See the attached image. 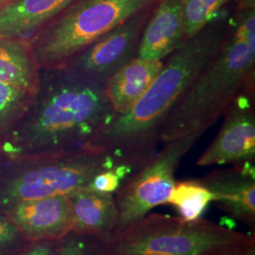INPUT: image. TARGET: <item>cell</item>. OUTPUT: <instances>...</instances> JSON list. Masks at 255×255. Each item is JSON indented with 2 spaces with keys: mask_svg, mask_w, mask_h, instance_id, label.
<instances>
[{
  "mask_svg": "<svg viewBox=\"0 0 255 255\" xmlns=\"http://www.w3.org/2000/svg\"><path fill=\"white\" fill-rule=\"evenodd\" d=\"M153 7L115 27L62 67L106 84L120 68L137 57L141 36Z\"/></svg>",
  "mask_w": 255,
  "mask_h": 255,
  "instance_id": "ba28073f",
  "label": "cell"
},
{
  "mask_svg": "<svg viewBox=\"0 0 255 255\" xmlns=\"http://www.w3.org/2000/svg\"><path fill=\"white\" fill-rule=\"evenodd\" d=\"M231 0H181L183 40L196 35Z\"/></svg>",
  "mask_w": 255,
  "mask_h": 255,
  "instance_id": "ac0fdd59",
  "label": "cell"
},
{
  "mask_svg": "<svg viewBox=\"0 0 255 255\" xmlns=\"http://www.w3.org/2000/svg\"><path fill=\"white\" fill-rule=\"evenodd\" d=\"M223 117L218 135L198 159L197 164H255V89L241 94Z\"/></svg>",
  "mask_w": 255,
  "mask_h": 255,
  "instance_id": "9c48e42d",
  "label": "cell"
},
{
  "mask_svg": "<svg viewBox=\"0 0 255 255\" xmlns=\"http://www.w3.org/2000/svg\"><path fill=\"white\" fill-rule=\"evenodd\" d=\"M213 201V194L199 180H188L176 181L166 204L173 206L182 219L196 220Z\"/></svg>",
  "mask_w": 255,
  "mask_h": 255,
  "instance_id": "e0dca14e",
  "label": "cell"
},
{
  "mask_svg": "<svg viewBox=\"0 0 255 255\" xmlns=\"http://www.w3.org/2000/svg\"><path fill=\"white\" fill-rule=\"evenodd\" d=\"M164 64V60H148L137 56L110 79L105 90L115 116L132 107L161 72Z\"/></svg>",
  "mask_w": 255,
  "mask_h": 255,
  "instance_id": "5bb4252c",
  "label": "cell"
},
{
  "mask_svg": "<svg viewBox=\"0 0 255 255\" xmlns=\"http://www.w3.org/2000/svg\"><path fill=\"white\" fill-rule=\"evenodd\" d=\"M8 1H9V0H0V6H2V5H4V4H6Z\"/></svg>",
  "mask_w": 255,
  "mask_h": 255,
  "instance_id": "484cf974",
  "label": "cell"
},
{
  "mask_svg": "<svg viewBox=\"0 0 255 255\" xmlns=\"http://www.w3.org/2000/svg\"><path fill=\"white\" fill-rule=\"evenodd\" d=\"M55 255H106V253L103 241L70 231L58 240Z\"/></svg>",
  "mask_w": 255,
  "mask_h": 255,
  "instance_id": "ffe728a7",
  "label": "cell"
},
{
  "mask_svg": "<svg viewBox=\"0 0 255 255\" xmlns=\"http://www.w3.org/2000/svg\"><path fill=\"white\" fill-rule=\"evenodd\" d=\"M198 180L213 194V203L218 208L255 233V164L215 170Z\"/></svg>",
  "mask_w": 255,
  "mask_h": 255,
  "instance_id": "30bf717a",
  "label": "cell"
},
{
  "mask_svg": "<svg viewBox=\"0 0 255 255\" xmlns=\"http://www.w3.org/2000/svg\"><path fill=\"white\" fill-rule=\"evenodd\" d=\"M42 70L25 119L0 138V154L4 159L87 149L115 116L106 96V84L66 67Z\"/></svg>",
  "mask_w": 255,
  "mask_h": 255,
  "instance_id": "6da1fadb",
  "label": "cell"
},
{
  "mask_svg": "<svg viewBox=\"0 0 255 255\" xmlns=\"http://www.w3.org/2000/svg\"><path fill=\"white\" fill-rule=\"evenodd\" d=\"M71 232L106 241L119 226L114 194L83 187L69 194Z\"/></svg>",
  "mask_w": 255,
  "mask_h": 255,
  "instance_id": "7c38bea8",
  "label": "cell"
},
{
  "mask_svg": "<svg viewBox=\"0 0 255 255\" xmlns=\"http://www.w3.org/2000/svg\"><path fill=\"white\" fill-rule=\"evenodd\" d=\"M0 158H1V154H0Z\"/></svg>",
  "mask_w": 255,
  "mask_h": 255,
  "instance_id": "4316f807",
  "label": "cell"
},
{
  "mask_svg": "<svg viewBox=\"0 0 255 255\" xmlns=\"http://www.w3.org/2000/svg\"><path fill=\"white\" fill-rule=\"evenodd\" d=\"M104 151L83 149L68 154L0 158V213L23 201L69 195L86 187L101 171L118 167Z\"/></svg>",
  "mask_w": 255,
  "mask_h": 255,
  "instance_id": "5b68a950",
  "label": "cell"
},
{
  "mask_svg": "<svg viewBox=\"0 0 255 255\" xmlns=\"http://www.w3.org/2000/svg\"><path fill=\"white\" fill-rule=\"evenodd\" d=\"M255 8L237 7L219 52L165 120L161 143L204 133L241 94L255 89Z\"/></svg>",
  "mask_w": 255,
  "mask_h": 255,
  "instance_id": "3957f363",
  "label": "cell"
},
{
  "mask_svg": "<svg viewBox=\"0 0 255 255\" xmlns=\"http://www.w3.org/2000/svg\"><path fill=\"white\" fill-rule=\"evenodd\" d=\"M4 214L27 241L59 240L71 231L69 195L23 201Z\"/></svg>",
  "mask_w": 255,
  "mask_h": 255,
  "instance_id": "8fae6325",
  "label": "cell"
},
{
  "mask_svg": "<svg viewBox=\"0 0 255 255\" xmlns=\"http://www.w3.org/2000/svg\"><path fill=\"white\" fill-rule=\"evenodd\" d=\"M158 0H76L37 31L29 46L40 69L62 67L112 29Z\"/></svg>",
  "mask_w": 255,
  "mask_h": 255,
  "instance_id": "8992f818",
  "label": "cell"
},
{
  "mask_svg": "<svg viewBox=\"0 0 255 255\" xmlns=\"http://www.w3.org/2000/svg\"><path fill=\"white\" fill-rule=\"evenodd\" d=\"M237 7L255 8V0H237Z\"/></svg>",
  "mask_w": 255,
  "mask_h": 255,
  "instance_id": "cb8c5ba5",
  "label": "cell"
},
{
  "mask_svg": "<svg viewBox=\"0 0 255 255\" xmlns=\"http://www.w3.org/2000/svg\"><path fill=\"white\" fill-rule=\"evenodd\" d=\"M255 243L245 234L208 219L148 213L117 229L104 241L106 255H205L227 247Z\"/></svg>",
  "mask_w": 255,
  "mask_h": 255,
  "instance_id": "277c9868",
  "label": "cell"
},
{
  "mask_svg": "<svg viewBox=\"0 0 255 255\" xmlns=\"http://www.w3.org/2000/svg\"><path fill=\"white\" fill-rule=\"evenodd\" d=\"M240 255H255V244L248 247L246 250Z\"/></svg>",
  "mask_w": 255,
  "mask_h": 255,
  "instance_id": "d4e9b609",
  "label": "cell"
},
{
  "mask_svg": "<svg viewBox=\"0 0 255 255\" xmlns=\"http://www.w3.org/2000/svg\"><path fill=\"white\" fill-rule=\"evenodd\" d=\"M34 94L0 82V138L26 112Z\"/></svg>",
  "mask_w": 255,
  "mask_h": 255,
  "instance_id": "d6986e66",
  "label": "cell"
},
{
  "mask_svg": "<svg viewBox=\"0 0 255 255\" xmlns=\"http://www.w3.org/2000/svg\"><path fill=\"white\" fill-rule=\"evenodd\" d=\"M76 0H9L0 6V37L38 31Z\"/></svg>",
  "mask_w": 255,
  "mask_h": 255,
  "instance_id": "9a60e30c",
  "label": "cell"
},
{
  "mask_svg": "<svg viewBox=\"0 0 255 255\" xmlns=\"http://www.w3.org/2000/svg\"><path fill=\"white\" fill-rule=\"evenodd\" d=\"M39 69L29 43L15 37H0V82L35 94Z\"/></svg>",
  "mask_w": 255,
  "mask_h": 255,
  "instance_id": "2e32d148",
  "label": "cell"
},
{
  "mask_svg": "<svg viewBox=\"0 0 255 255\" xmlns=\"http://www.w3.org/2000/svg\"><path fill=\"white\" fill-rule=\"evenodd\" d=\"M255 243H252V244H248V245H237V246L227 247L224 249H221L219 251L213 252L211 254L205 255H240L248 247L251 245H254Z\"/></svg>",
  "mask_w": 255,
  "mask_h": 255,
  "instance_id": "603a6c76",
  "label": "cell"
},
{
  "mask_svg": "<svg viewBox=\"0 0 255 255\" xmlns=\"http://www.w3.org/2000/svg\"><path fill=\"white\" fill-rule=\"evenodd\" d=\"M58 240L29 241L13 255H55Z\"/></svg>",
  "mask_w": 255,
  "mask_h": 255,
  "instance_id": "7402d4cb",
  "label": "cell"
},
{
  "mask_svg": "<svg viewBox=\"0 0 255 255\" xmlns=\"http://www.w3.org/2000/svg\"><path fill=\"white\" fill-rule=\"evenodd\" d=\"M202 134L197 131L164 143L161 150L128 177L114 194L119 209L118 228L143 218L157 206L166 204L181 161Z\"/></svg>",
  "mask_w": 255,
  "mask_h": 255,
  "instance_id": "52a82bcc",
  "label": "cell"
},
{
  "mask_svg": "<svg viewBox=\"0 0 255 255\" xmlns=\"http://www.w3.org/2000/svg\"><path fill=\"white\" fill-rule=\"evenodd\" d=\"M183 42L181 0H158L144 27L137 56L165 60Z\"/></svg>",
  "mask_w": 255,
  "mask_h": 255,
  "instance_id": "4fadbf2b",
  "label": "cell"
},
{
  "mask_svg": "<svg viewBox=\"0 0 255 255\" xmlns=\"http://www.w3.org/2000/svg\"><path fill=\"white\" fill-rule=\"evenodd\" d=\"M28 242L7 215L0 213V255H15Z\"/></svg>",
  "mask_w": 255,
  "mask_h": 255,
  "instance_id": "44dd1931",
  "label": "cell"
},
{
  "mask_svg": "<svg viewBox=\"0 0 255 255\" xmlns=\"http://www.w3.org/2000/svg\"><path fill=\"white\" fill-rule=\"evenodd\" d=\"M230 16L219 12L169 55L144 95L127 112L114 116L89 148L106 152L118 165L133 171L151 158L167 117L223 45Z\"/></svg>",
  "mask_w": 255,
  "mask_h": 255,
  "instance_id": "7a4b0ae2",
  "label": "cell"
}]
</instances>
